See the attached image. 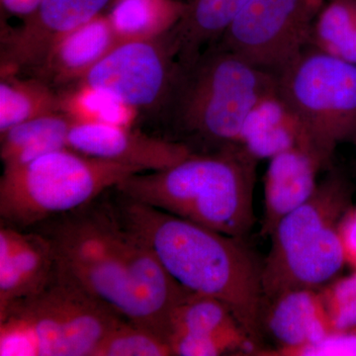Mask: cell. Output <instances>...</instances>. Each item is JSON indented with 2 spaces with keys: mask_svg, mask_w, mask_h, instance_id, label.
<instances>
[{
  "mask_svg": "<svg viewBox=\"0 0 356 356\" xmlns=\"http://www.w3.org/2000/svg\"><path fill=\"white\" fill-rule=\"evenodd\" d=\"M346 264L356 270V206H351L339 224Z\"/></svg>",
  "mask_w": 356,
  "mask_h": 356,
  "instance_id": "27",
  "label": "cell"
},
{
  "mask_svg": "<svg viewBox=\"0 0 356 356\" xmlns=\"http://www.w3.org/2000/svg\"><path fill=\"white\" fill-rule=\"evenodd\" d=\"M168 106L177 131L214 151L238 144L248 116L277 95V77L212 44L180 65Z\"/></svg>",
  "mask_w": 356,
  "mask_h": 356,
  "instance_id": "4",
  "label": "cell"
},
{
  "mask_svg": "<svg viewBox=\"0 0 356 356\" xmlns=\"http://www.w3.org/2000/svg\"><path fill=\"white\" fill-rule=\"evenodd\" d=\"M238 145L257 161L271 159L294 147L307 149L298 124L277 95L255 107L243 125Z\"/></svg>",
  "mask_w": 356,
  "mask_h": 356,
  "instance_id": "18",
  "label": "cell"
},
{
  "mask_svg": "<svg viewBox=\"0 0 356 356\" xmlns=\"http://www.w3.org/2000/svg\"><path fill=\"white\" fill-rule=\"evenodd\" d=\"M57 273L55 250L44 234L0 228V312L44 289Z\"/></svg>",
  "mask_w": 356,
  "mask_h": 356,
  "instance_id": "13",
  "label": "cell"
},
{
  "mask_svg": "<svg viewBox=\"0 0 356 356\" xmlns=\"http://www.w3.org/2000/svg\"><path fill=\"white\" fill-rule=\"evenodd\" d=\"M327 170L313 152L294 147L269 159L264 177L261 235L269 236L286 215L305 204L318 188V175Z\"/></svg>",
  "mask_w": 356,
  "mask_h": 356,
  "instance_id": "15",
  "label": "cell"
},
{
  "mask_svg": "<svg viewBox=\"0 0 356 356\" xmlns=\"http://www.w3.org/2000/svg\"><path fill=\"white\" fill-rule=\"evenodd\" d=\"M113 0H41L22 25L2 39L1 76L36 67L58 39L93 19Z\"/></svg>",
  "mask_w": 356,
  "mask_h": 356,
  "instance_id": "11",
  "label": "cell"
},
{
  "mask_svg": "<svg viewBox=\"0 0 356 356\" xmlns=\"http://www.w3.org/2000/svg\"><path fill=\"white\" fill-rule=\"evenodd\" d=\"M74 121L63 112L23 122L1 133L0 156L4 170L69 147Z\"/></svg>",
  "mask_w": 356,
  "mask_h": 356,
  "instance_id": "19",
  "label": "cell"
},
{
  "mask_svg": "<svg viewBox=\"0 0 356 356\" xmlns=\"http://www.w3.org/2000/svg\"><path fill=\"white\" fill-rule=\"evenodd\" d=\"M122 320L57 268L44 289L0 312V356H93Z\"/></svg>",
  "mask_w": 356,
  "mask_h": 356,
  "instance_id": "6",
  "label": "cell"
},
{
  "mask_svg": "<svg viewBox=\"0 0 356 356\" xmlns=\"http://www.w3.org/2000/svg\"><path fill=\"white\" fill-rule=\"evenodd\" d=\"M165 337L147 327L122 320L102 339L93 356H170Z\"/></svg>",
  "mask_w": 356,
  "mask_h": 356,
  "instance_id": "25",
  "label": "cell"
},
{
  "mask_svg": "<svg viewBox=\"0 0 356 356\" xmlns=\"http://www.w3.org/2000/svg\"><path fill=\"white\" fill-rule=\"evenodd\" d=\"M118 43L107 14L102 13L58 39L35 69L46 83L74 84Z\"/></svg>",
  "mask_w": 356,
  "mask_h": 356,
  "instance_id": "16",
  "label": "cell"
},
{
  "mask_svg": "<svg viewBox=\"0 0 356 356\" xmlns=\"http://www.w3.org/2000/svg\"><path fill=\"white\" fill-rule=\"evenodd\" d=\"M308 46L356 65V0H327L314 21Z\"/></svg>",
  "mask_w": 356,
  "mask_h": 356,
  "instance_id": "23",
  "label": "cell"
},
{
  "mask_svg": "<svg viewBox=\"0 0 356 356\" xmlns=\"http://www.w3.org/2000/svg\"><path fill=\"white\" fill-rule=\"evenodd\" d=\"M134 166L58 149L25 165L3 170L0 214L10 224L31 226L92 203L136 173Z\"/></svg>",
  "mask_w": 356,
  "mask_h": 356,
  "instance_id": "7",
  "label": "cell"
},
{
  "mask_svg": "<svg viewBox=\"0 0 356 356\" xmlns=\"http://www.w3.org/2000/svg\"><path fill=\"white\" fill-rule=\"evenodd\" d=\"M259 161L241 145L193 153L177 165L131 175L117 193L225 235L243 238L254 225Z\"/></svg>",
  "mask_w": 356,
  "mask_h": 356,
  "instance_id": "3",
  "label": "cell"
},
{
  "mask_svg": "<svg viewBox=\"0 0 356 356\" xmlns=\"http://www.w3.org/2000/svg\"><path fill=\"white\" fill-rule=\"evenodd\" d=\"M353 193L350 179L332 168L314 195L278 222L262 264L264 301L288 290L321 289L337 277L346 264L339 224Z\"/></svg>",
  "mask_w": 356,
  "mask_h": 356,
  "instance_id": "5",
  "label": "cell"
},
{
  "mask_svg": "<svg viewBox=\"0 0 356 356\" xmlns=\"http://www.w3.org/2000/svg\"><path fill=\"white\" fill-rule=\"evenodd\" d=\"M60 110V93L42 79L1 76L0 83V134L8 129Z\"/></svg>",
  "mask_w": 356,
  "mask_h": 356,
  "instance_id": "22",
  "label": "cell"
},
{
  "mask_svg": "<svg viewBox=\"0 0 356 356\" xmlns=\"http://www.w3.org/2000/svg\"><path fill=\"white\" fill-rule=\"evenodd\" d=\"M180 67L170 31L156 39L119 42L77 83L102 89L134 108L149 109L168 105Z\"/></svg>",
  "mask_w": 356,
  "mask_h": 356,
  "instance_id": "10",
  "label": "cell"
},
{
  "mask_svg": "<svg viewBox=\"0 0 356 356\" xmlns=\"http://www.w3.org/2000/svg\"><path fill=\"white\" fill-rule=\"evenodd\" d=\"M276 77L307 149L331 170L339 145L356 147V65L307 46Z\"/></svg>",
  "mask_w": 356,
  "mask_h": 356,
  "instance_id": "8",
  "label": "cell"
},
{
  "mask_svg": "<svg viewBox=\"0 0 356 356\" xmlns=\"http://www.w3.org/2000/svg\"><path fill=\"white\" fill-rule=\"evenodd\" d=\"M182 0H113L107 17L119 42L156 39L184 15Z\"/></svg>",
  "mask_w": 356,
  "mask_h": 356,
  "instance_id": "20",
  "label": "cell"
},
{
  "mask_svg": "<svg viewBox=\"0 0 356 356\" xmlns=\"http://www.w3.org/2000/svg\"><path fill=\"white\" fill-rule=\"evenodd\" d=\"M325 1L250 0L214 44L277 76L308 46Z\"/></svg>",
  "mask_w": 356,
  "mask_h": 356,
  "instance_id": "9",
  "label": "cell"
},
{
  "mask_svg": "<svg viewBox=\"0 0 356 356\" xmlns=\"http://www.w3.org/2000/svg\"><path fill=\"white\" fill-rule=\"evenodd\" d=\"M60 110L74 123L132 127L139 110L88 84L76 83L60 93Z\"/></svg>",
  "mask_w": 356,
  "mask_h": 356,
  "instance_id": "24",
  "label": "cell"
},
{
  "mask_svg": "<svg viewBox=\"0 0 356 356\" xmlns=\"http://www.w3.org/2000/svg\"><path fill=\"white\" fill-rule=\"evenodd\" d=\"M62 216L43 232L58 270L125 320L165 339L172 309L191 291L173 280L114 206L90 203Z\"/></svg>",
  "mask_w": 356,
  "mask_h": 356,
  "instance_id": "1",
  "label": "cell"
},
{
  "mask_svg": "<svg viewBox=\"0 0 356 356\" xmlns=\"http://www.w3.org/2000/svg\"><path fill=\"white\" fill-rule=\"evenodd\" d=\"M320 290L332 332L356 331V270Z\"/></svg>",
  "mask_w": 356,
  "mask_h": 356,
  "instance_id": "26",
  "label": "cell"
},
{
  "mask_svg": "<svg viewBox=\"0 0 356 356\" xmlns=\"http://www.w3.org/2000/svg\"><path fill=\"white\" fill-rule=\"evenodd\" d=\"M70 149L79 153L134 166L142 172H156L177 165L195 153L184 142L149 137L132 127L74 123Z\"/></svg>",
  "mask_w": 356,
  "mask_h": 356,
  "instance_id": "12",
  "label": "cell"
},
{
  "mask_svg": "<svg viewBox=\"0 0 356 356\" xmlns=\"http://www.w3.org/2000/svg\"><path fill=\"white\" fill-rule=\"evenodd\" d=\"M177 334L227 337L257 344L224 303L192 292L172 309L168 318L166 341Z\"/></svg>",
  "mask_w": 356,
  "mask_h": 356,
  "instance_id": "21",
  "label": "cell"
},
{
  "mask_svg": "<svg viewBox=\"0 0 356 356\" xmlns=\"http://www.w3.org/2000/svg\"><path fill=\"white\" fill-rule=\"evenodd\" d=\"M250 0H185L184 15L172 30L178 62L191 64L203 47L216 43Z\"/></svg>",
  "mask_w": 356,
  "mask_h": 356,
  "instance_id": "17",
  "label": "cell"
},
{
  "mask_svg": "<svg viewBox=\"0 0 356 356\" xmlns=\"http://www.w3.org/2000/svg\"><path fill=\"white\" fill-rule=\"evenodd\" d=\"M41 0H1L2 7L14 15H30L38 7Z\"/></svg>",
  "mask_w": 356,
  "mask_h": 356,
  "instance_id": "28",
  "label": "cell"
},
{
  "mask_svg": "<svg viewBox=\"0 0 356 356\" xmlns=\"http://www.w3.org/2000/svg\"><path fill=\"white\" fill-rule=\"evenodd\" d=\"M262 332L273 337L277 348L261 350L264 355L288 353L317 343L332 330L320 289H292L264 300Z\"/></svg>",
  "mask_w": 356,
  "mask_h": 356,
  "instance_id": "14",
  "label": "cell"
},
{
  "mask_svg": "<svg viewBox=\"0 0 356 356\" xmlns=\"http://www.w3.org/2000/svg\"><path fill=\"white\" fill-rule=\"evenodd\" d=\"M119 194V193H118ZM116 207L129 228L152 248L180 286L219 300L257 346L264 332L262 264L242 243L119 194Z\"/></svg>",
  "mask_w": 356,
  "mask_h": 356,
  "instance_id": "2",
  "label": "cell"
}]
</instances>
